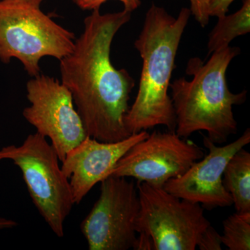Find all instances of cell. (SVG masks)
I'll return each instance as SVG.
<instances>
[{"instance_id":"6da1fadb","label":"cell","mask_w":250,"mask_h":250,"mask_svg":"<svg viewBox=\"0 0 250 250\" xmlns=\"http://www.w3.org/2000/svg\"><path fill=\"white\" fill-rule=\"evenodd\" d=\"M131 18L124 9L105 14L93 10L72 52L60 60L62 83L71 93L87 136L101 142L131 135L124 119L135 81L127 70L113 66L110 57L115 36Z\"/></svg>"},{"instance_id":"7a4b0ae2","label":"cell","mask_w":250,"mask_h":250,"mask_svg":"<svg viewBox=\"0 0 250 250\" xmlns=\"http://www.w3.org/2000/svg\"><path fill=\"white\" fill-rule=\"evenodd\" d=\"M190 16V9L183 7L174 18L154 2L146 13L142 30L134 42L143 60L139 91L124 119L130 134L160 125L175 131V113L168 90L179 44Z\"/></svg>"},{"instance_id":"3957f363","label":"cell","mask_w":250,"mask_h":250,"mask_svg":"<svg viewBox=\"0 0 250 250\" xmlns=\"http://www.w3.org/2000/svg\"><path fill=\"white\" fill-rule=\"evenodd\" d=\"M241 52L239 47L228 46L212 53L207 62L199 57L190 59L186 73L192 80L181 77L170 83L174 132L179 136L187 139L196 131H205L210 141L223 144L236 134L233 106L246 102L247 91L231 92L226 75L231 61Z\"/></svg>"},{"instance_id":"277c9868","label":"cell","mask_w":250,"mask_h":250,"mask_svg":"<svg viewBox=\"0 0 250 250\" xmlns=\"http://www.w3.org/2000/svg\"><path fill=\"white\" fill-rule=\"evenodd\" d=\"M44 0H0V62L16 59L31 77L46 57L62 60L72 52L75 34L41 9Z\"/></svg>"},{"instance_id":"5b68a950","label":"cell","mask_w":250,"mask_h":250,"mask_svg":"<svg viewBox=\"0 0 250 250\" xmlns=\"http://www.w3.org/2000/svg\"><path fill=\"white\" fill-rule=\"evenodd\" d=\"M5 159L21 169L39 213L56 236L63 237L64 223L75 204L69 179L51 143L39 133L28 135L21 146L0 149V161Z\"/></svg>"},{"instance_id":"8992f818","label":"cell","mask_w":250,"mask_h":250,"mask_svg":"<svg viewBox=\"0 0 250 250\" xmlns=\"http://www.w3.org/2000/svg\"><path fill=\"white\" fill-rule=\"evenodd\" d=\"M141 208L136 232L152 237L156 250H195L210 225L201 205L172 195L163 187L138 182Z\"/></svg>"},{"instance_id":"52a82bcc","label":"cell","mask_w":250,"mask_h":250,"mask_svg":"<svg viewBox=\"0 0 250 250\" xmlns=\"http://www.w3.org/2000/svg\"><path fill=\"white\" fill-rule=\"evenodd\" d=\"M100 183V197L80 225L88 249H133L141 208L137 186L116 176H108Z\"/></svg>"},{"instance_id":"ba28073f","label":"cell","mask_w":250,"mask_h":250,"mask_svg":"<svg viewBox=\"0 0 250 250\" xmlns=\"http://www.w3.org/2000/svg\"><path fill=\"white\" fill-rule=\"evenodd\" d=\"M27 98L31 104L23 110V117L36 132L50 140L62 162L88 136L71 93L59 80L40 74L28 81Z\"/></svg>"},{"instance_id":"9c48e42d","label":"cell","mask_w":250,"mask_h":250,"mask_svg":"<svg viewBox=\"0 0 250 250\" xmlns=\"http://www.w3.org/2000/svg\"><path fill=\"white\" fill-rule=\"evenodd\" d=\"M205 155L202 147L174 131H155L130 148L109 176L133 177L138 182L163 187L167 181L185 173Z\"/></svg>"},{"instance_id":"30bf717a","label":"cell","mask_w":250,"mask_h":250,"mask_svg":"<svg viewBox=\"0 0 250 250\" xmlns=\"http://www.w3.org/2000/svg\"><path fill=\"white\" fill-rule=\"evenodd\" d=\"M250 143V129L225 146H218L204 136L208 154L192 164L182 176L167 181L163 188L172 195L199 203L207 209L233 205L232 197L223 186L224 171L233 154Z\"/></svg>"},{"instance_id":"8fae6325","label":"cell","mask_w":250,"mask_h":250,"mask_svg":"<svg viewBox=\"0 0 250 250\" xmlns=\"http://www.w3.org/2000/svg\"><path fill=\"white\" fill-rule=\"evenodd\" d=\"M149 136L147 131L130 135L116 143H105L86 136L71 149L62 161V170L69 179L75 205L90 190L111 174L125 153Z\"/></svg>"},{"instance_id":"7c38bea8","label":"cell","mask_w":250,"mask_h":250,"mask_svg":"<svg viewBox=\"0 0 250 250\" xmlns=\"http://www.w3.org/2000/svg\"><path fill=\"white\" fill-rule=\"evenodd\" d=\"M237 212H250V154L241 148L229 161L223 176Z\"/></svg>"},{"instance_id":"4fadbf2b","label":"cell","mask_w":250,"mask_h":250,"mask_svg":"<svg viewBox=\"0 0 250 250\" xmlns=\"http://www.w3.org/2000/svg\"><path fill=\"white\" fill-rule=\"evenodd\" d=\"M216 25L208 35V55L229 46L238 36L250 31V0H243L241 9L231 15L218 18Z\"/></svg>"},{"instance_id":"5bb4252c","label":"cell","mask_w":250,"mask_h":250,"mask_svg":"<svg viewBox=\"0 0 250 250\" xmlns=\"http://www.w3.org/2000/svg\"><path fill=\"white\" fill-rule=\"evenodd\" d=\"M222 243L229 250H250V212H237L223 221Z\"/></svg>"},{"instance_id":"9a60e30c","label":"cell","mask_w":250,"mask_h":250,"mask_svg":"<svg viewBox=\"0 0 250 250\" xmlns=\"http://www.w3.org/2000/svg\"><path fill=\"white\" fill-rule=\"evenodd\" d=\"M110 0H72L74 3L82 10L93 11V10L100 9V6ZM121 1L124 6V10L132 13L135 10L141 6V0H116Z\"/></svg>"},{"instance_id":"2e32d148","label":"cell","mask_w":250,"mask_h":250,"mask_svg":"<svg viewBox=\"0 0 250 250\" xmlns=\"http://www.w3.org/2000/svg\"><path fill=\"white\" fill-rule=\"evenodd\" d=\"M222 238L218 231L211 225H209L202 232L197 248L200 250H221Z\"/></svg>"},{"instance_id":"e0dca14e","label":"cell","mask_w":250,"mask_h":250,"mask_svg":"<svg viewBox=\"0 0 250 250\" xmlns=\"http://www.w3.org/2000/svg\"><path fill=\"white\" fill-rule=\"evenodd\" d=\"M190 11L195 21L202 27H205L209 22L208 0H189Z\"/></svg>"},{"instance_id":"ac0fdd59","label":"cell","mask_w":250,"mask_h":250,"mask_svg":"<svg viewBox=\"0 0 250 250\" xmlns=\"http://www.w3.org/2000/svg\"><path fill=\"white\" fill-rule=\"evenodd\" d=\"M234 0H208V14L210 17H223L228 14L229 7Z\"/></svg>"},{"instance_id":"d6986e66","label":"cell","mask_w":250,"mask_h":250,"mask_svg":"<svg viewBox=\"0 0 250 250\" xmlns=\"http://www.w3.org/2000/svg\"><path fill=\"white\" fill-rule=\"evenodd\" d=\"M137 236L133 250H156L155 245L152 237L147 233L141 232Z\"/></svg>"},{"instance_id":"ffe728a7","label":"cell","mask_w":250,"mask_h":250,"mask_svg":"<svg viewBox=\"0 0 250 250\" xmlns=\"http://www.w3.org/2000/svg\"><path fill=\"white\" fill-rule=\"evenodd\" d=\"M18 226V223L11 219L0 218V230L4 229L14 228Z\"/></svg>"}]
</instances>
